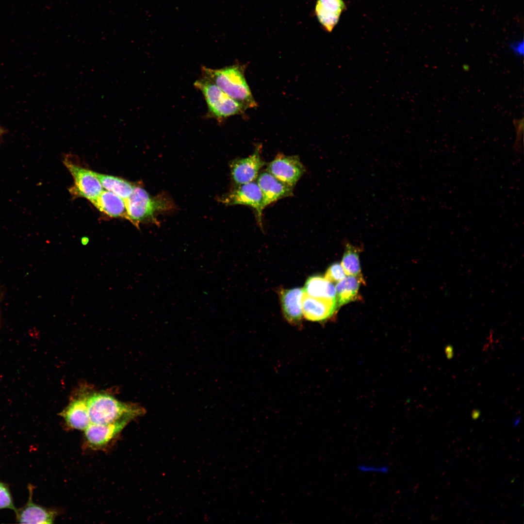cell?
I'll list each match as a JSON object with an SVG mask.
<instances>
[{
	"instance_id": "obj_3",
	"label": "cell",
	"mask_w": 524,
	"mask_h": 524,
	"mask_svg": "<svg viewBox=\"0 0 524 524\" xmlns=\"http://www.w3.org/2000/svg\"><path fill=\"white\" fill-rule=\"evenodd\" d=\"M124 200L128 220L136 227L141 222L158 225L157 214L170 210L174 207L173 202L166 196H152L139 186H134L130 196Z\"/></svg>"
},
{
	"instance_id": "obj_23",
	"label": "cell",
	"mask_w": 524,
	"mask_h": 524,
	"mask_svg": "<svg viewBox=\"0 0 524 524\" xmlns=\"http://www.w3.org/2000/svg\"><path fill=\"white\" fill-rule=\"evenodd\" d=\"M357 469L361 473L378 474H386L390 471V468L387 465L372 464H360L358 465Z\"/></svg>"
},
{
	"instance_id": "obj_25",
	"label": "cell",
	"mask_w": 524,
	"mask_h": 524,
	"mask_svg": "<svg viewBox=\"0 0 524 524\" xmlns=\"http://www.w3.org/2000/svg\"><path fill=\"white\" fill-rule=\"evenodd\" d=\"M447 357L450 359L453 355V350L450 346H447L445 348Z\"/></svg>"
},
{
	"instance_id": "obj_2",
	"label": "cell",
	"mask_w": 524,
	"mask_h": 524,
	"mask_svg": "<svg viewBox=\"0 0 524 524\" xmlns=\"http://www.w3.org/2000/svg\"><path fill=\"white\" fill-rule=\"evenodd\" d=\"M87 404L91 424H108L124 419L131 420L146 412L138 405L124 403L104 393H95L87 397Z\"/></svg>"
},
{
	"instance_id": "obj_8",
	"label": "cell",
	"mask_w": 524,
	"mask_h": 524,
	"mask_svg": "<svg viewBox=\"0 0 524 524\" xmlns=\"http://www.w3.org/2000/svg\"><path fill=\"white\" fill-rule=\"evenodd\" d=\"M261 153L262 147L259 145L248 157L231 162L230 164V173L235 185L255 180L260 170L266 164L262 157Z\"/></svg>"
},
{
	"instance_id": "obj_15",
	"label": "cell",
	"mask_w": 524,
	"mask_h": 524,
	"mask_svg": "<svg viewBox=\"0 0 524 524\" xmlns=\"http://www.w3.org/2000/svg\"><path fill=\"white\" fill-rule=\"evenodd\" d=\"M69 427L85 430L91 424L88 412L87 398L73 400L61 413Z\"/></svg>"
},
{
	"instance_id": "obj_20",
	"label": "cell",
	"mask_w": 524,
	"mask_h": 524,
	"mask_svg": "<svg viewBox=\"0 0 524 524\" xmlns=\"http://www.w3.org/2000/svg\"><path fill=\"white\" fill-rule=\"evenodd\" d=\"M341 264L346 275L362 277L357 247L349 243L345 244Z\"/></svg>"
},
{
	"instance_id": "obj_4",
	"label": "cell",
	"mask_w": 524,
	"mask_h": 524,
	"mask_svg": "<svg viewBox=\"0 0 524 524\" xmlns=\"http://www.w3.org/2000/svg\"><path fill=\"white\" fill-rule=\"evenodd\" d=\"M202 94L207 106L206 117L213 118L222 124L228 117L241 114L245 109L230 98L217 86L201 76L194 83Z\"/></svg>"
},
{
	"instance_id": "obj_7",
	"label": "cell",
	"mask_w": 524,
	"mask_h": 524,
	"mask_svg": "<svg viewBox=\"0 0 524 524\" xmlns=\"http://www.w3.org/2000/svg\"><path fill=\"white\" fill-rule=\"evenodd\" d=\"M65 164L74 179V190L77 194L93 204L103 190L94 172L68 162H66Z\"/></svg>"
},
{
	"instance_id": "obj_12",
	"label": "cell",
	"mask_w": 524,
	"mask_h": 524,
	"mask_svg": "<svg viewBox=\"0 0 524 524\" xmlns=\"http://www.w3.org/2000/svg\"><path fill=\"white\" fill-rule=\"evenodd\" d=\"M302 307L303 315L306 319L319 322L330 318L338 308L336 301L312 297L304 293Z\"/></svg>"
},
{
	"instance_id": "obj_10",
	"label": "cell",
	"mask_w": 524,
	"mask_h": 524,
	"mask_svg": "<svg viewBox=\"0 0 524 524\" xmlns=\"http://www.w3.org/2000/svg\"><path fill=\"white\" fill-rule=\"evenodd\" d=\"M256 179L262 195L264 209L270 204L293 194V187L281 181L267 171L259 174Z\"/></svg>"
},
{
	"instance_id": "obj_16",
	"label": "cell",
	"mask_w": 524,
	"mask_h": 524,
	"mask_svg": "<svg viewBox=\"0 0 524 524\" xmlns=\"http://www.w3.org/2000/svg\"><path fill=\"white\" fill-rule=\"evenodd\" d=\"M93 204L110 216L128 219L124 200L112 192L103 190Z\"/></svg>"
},
{
	"instance_id": "obj_22",
	"label": "cell",
	"mask_w": 524,
	"mask_h": 524,
	"mask_svg": "<svg viewBox=\"0 0 524 524\" xmlns=\"http://www.w3.org/2000/svg\"><path fill=\"white\" fill-rule=\"evenodd\" d=\"M346 277V274L341 264L335 262L327 269L324 277L332 283L338 282Z\"/></svg>"
},
{
	"instance_id": "obj_13",
	"label": "cell",
	"mask_w": 524,
	"mask_h": 524,
	"mask_svg": "<svg viewBox=\"0 0 524 524\" xmlns=\"http://www.w3.org/2000/svg\"><path fill=\"white\" fill-rule=\"evenodd\" d=\"M303 294V289L301 288L282 289L279 292L280 302L283 316L287 322L292 325L299 326L301 324Z\"/></svg>"
},
{
	"instance_id": "obj_1",
	"label": "cell",
	"mask_w": 524,
	"mask_h": 524,
	"mask_svg": "<svg viewBox=\"0 0 524 524\" xmlns=\"http://www.w3.org/2000/svg\"><path fill=\"white\" fill-rule=\"evenodd\" d=\"M201 72V76L214 83L245 109L257 106L246 80L243 66L235 64L218 69L202 66Z\"/></svg>"
},
{
	"instance_id": "obj_21",
	"label": "cell",
	"mask_w": 524,
	"mask_h": 524,
	"mask_svg": "<svg viewBox=\"0 0 524 524\" xmlns=\"http://www.w3.org/2000/svg\"><path fill=\"white\" fill-rule=\"evenodd\" d=\"M5 508L14 511L16 509L9 485L0 480V509Z\"/></svg>"
},
{
	"instance_id": "obj_17",
	"label": "cell",
	"mask_w": 524,
	"mask_h": 524,
	"mask_svg": "<svg viewBox=\"0 0 524 524\" xmlns=\"http://www.w3.org/2000/svg\"><path fill=\"white\" fill-rule=\"evenodd\" d=\"M362 283H365L363 277L353 276H347L337 282L335 286L337 308L357 300Z\"/></svg>"
},
{
	"instance_id": "obj_19",
	"label": "cell",
	"mask_w": 524,
	"mask_h": 524,
	"mask_svg": "<svg viewBox=\"0 0 524 524\" xmlns=\"http://www.w3.org/2000/svg\"><path fill=\"white\" fill-rule=\"evenodd\" d=\"M94 172L103 188L107 191L123 199L128 198L132 193L134 186L128 181L116 177Z\"/></svg>"
},
{
	"instance_id": "obj_5",
	"label": "cell",
	"mask_w": 524,
	"mask_h": 524,
	"mask_svg": "<svg viewBox=\"0 0 524 524\" xmlns=\"http://www.w3.org/2000/svg\"><path fill=\"white\" fill-rule=\"evenodd\" d=\"M219 200L226 205H242L252 208L256 212L258 222L262 226L263 197L255 180L236 185L229 193L221 196Z\"/></svg>"
},
{
	"instance_id": "obj_26",
	"label": "cell",
	"mask_w": 524,
	"mask_h": 524,
	"mask_svg": "<svg viewBox=\"0 0 524 524\" xmlns=\"http://www.w3.org/2000/svg\"><path fill=\"white\" fill-rule=\"evenodd\" d=\"M479 414V411L477 410H474L472 412V416L473 419H476L478 417Z\"/></svg>"
},
{
	"instance_id": "obj_9",
	"label": "cell",
	"mask_w": 524,
	"mask_h": 524,
	"mask_svg": "<svg viewBox=\"0 0 524 524\" xmlns=\"http://www.w3.org/2000/svg\"><path fill=\"white\" fill-rule=\"evenodd\" d=\"M34 488L33 485H28L29 495L28 501L22 507L16 508L14 511L16 522L21 524H38L53 523L56 515L55 512L33 502L32 497Z\"/></svg>"
},
{
	"instance_id": "obj_18",
	"label": "cell",
	"mask_w": 524,
	"mask_h": 524,
	"mask_svg": "<svg viewBox=\"0 0 524 524\" xmlns=\"http://www.w3.org/2000/svg\"><path fill=\"white\" fill-rule=\"evenodd\" d=\"M304 293L310 296L336 301L335 286L324 277H310L305 284Z\"/></svg>"
},
{
	"instance_id": "obj_6",
	"label": "cell",
	"mask_w": 524,
	"mask_h": 524,
	"mask_svg": "<svg viewBox=\"0 0 524 524\" xmlns=\"http://www.w3.org/2000/svg\"><path fill=\"white\" fill-rule=\"evenodd\" d=\"M266 171L294 187L305 172V168L297 156L279 154L268 164Z\"/></svg>"
},
{
	"instance_id": "obj_14",
	"label": "cell",
	"mask_w": 524,
	"mask_h": 524,
	"mask_svg": "<svg viewBox=\"0 0 524 524\" xmlns=\"http://www.w3.org/2000/svg\"><path fill=\"white\" fill-rule=\"evenodd\" d=\"M345 8L343 0H317L315 12L322 27L330 32L338 23Z\"/></svg>"
},
{
	"instance_id": "obj_11",
	"label": "cell",
	"mask_w": 524,
	"mask_h": 524,
	"mask_svg": "<svg viewBox=\"0 0 524 524\" xmlns=\"http://www.w3.org/2000/svg\"><path fill=\"white\" fill-rule=\"evenodd\" d=\"M124 419L108 424H90L85 431V436L88 445L93 448L106 445L117 435L130 422Z\"/></svg>"
},
{
	"instance_id": "obj_24",
	"label": "cell",
	"mask_w": 524,
	"mask_h": 524,
	"mask_svg": "<svg viewBox=\"0 0 524 524\" xmlns=\"http://www.w3.org/2000/svg\"><path fill=\"white\" fill-rule=\"evenodd\" d=\"M513 49L517 53L523 54V43L516 44L513 46Z\"/></svg>"
},
{
	"instance_id": "obj_27",
	"label": "cell",
	"mask_w": 524,
	"mask_h": 524,
	"mask_svg": "<svg viewBox=\"0 0 524 524\" xmlns=\"http://www.w3.org/2000/svg\"><path fill=\"white\" fill-rule=\"evenodd\" d=\"M4 132H5V131H4V129L0 126V138L2 136V135L4 134Z\"/></svg>"
}]
</instances>
